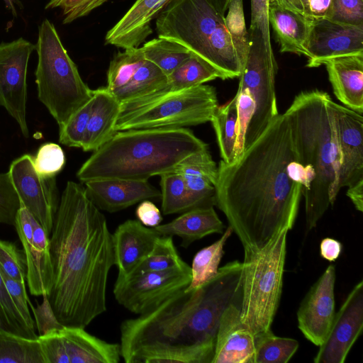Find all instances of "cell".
I'll return each instance as SVG.
<instances>
[{
  "instance_id": "cell-1",
  "label": "cell",
  "mask_w": 363,
  "mask_h": 363,
  "mask_svg": "<svg viewBox=\"0 0 363 363\" xmlns=\"http://www.w3.org/2000/svg\"><path fill=\"white\" fill-rule=\"evenodd\" d=\"M290 125L279 113L234 161L220 160L216 206L244 250H259L296 221L302 186L289 175L294 159Z\"/></svg>"
},
{
  "instance_id": "cell-2",
  "label": "cell",
  "mask_w": 363,
  "mask_h": 363,
  "mask_svg": "<svg viewBox=\"0 0 363 363\" xmlns=\"http://www.w3.org/2000/svg\"><path fill=\"white\" fill-rule=\"evenodd\" d=\"M242 262L219 267L200 287L182 289L120 327L126 363H212L221 317L241 303Z\"/></svg>"
},
{
  "instance_id": "cell-3",
  "label": "cell",
  "mask_w": 363,
  "mask_h": 363,
  "mask_svg": "<svg viewBox=\"0 0 363 363\" xmlns=\"http://www.w3.org/2000/svg\"><path fill=\"white\" fill-rule=\"evenodd\" d=\"M50 237L52 283L47 295L59 322L85 328L106 311L112 233L85 187L67 182Z\"/></svg>"
},
{
  "instance_id": "cell-4",
  "label": "cell",
  "mask_w": 363,
  "mask_h": 363,
  "mask_svg": "<svg viewBox=\"0 0 363 363\" xmlns=\"http://www.w3.org/2000/svg\"><path fill=\"white\" fill-rule=\"evenodd\" d=\"M335 101L325 91H303L285 111L302 176L307 230L314 228L340 190Z\"/></svg>"
},
{
  "instance_id": "cell-5",
  "label": "cell",
  "mask_w": 363,
  "mask_h": 363,
  "mask_svg": "<svg viewBox=\"0 0 363 363\" xmlns=\"http://www.w3.org/2000/svg\"><path fill=\"white\" fill-rule=\"evenodd\" d=\"M208 145L186 128L118 131L77 172L82 182L101 179L148 180L174 170Z\"/></svg>"
},
{
  "instance_id": "cell-6",
  "label": "cell",
  "mask_w": 363,
  "mask_h": 363,
  "mask_svg": "<svg viewBox=\"0 0 363 363\" xmlns=\"http://www.w3.org/2000/svg\"><path fill=\"white\" fill-rule=\"evenodd\" d=\"M159 38L186 48L227 79L239 77L246 61L245 52L228 30L225 15L212 0H172L157 16Z\"/></svg>"
},
{
  "instance_id": "cell-7",
  "label": "cell",
  "mask_w": 363,
  "mask_h": 363,
  "mask_svg": "<svg viewBox=\"0 0 363 363\" xmlns=\"http://www.w3.org/2000/svg\"><path fill=\"white\" fill-rule=\"evenodd\" d=\"M278 66L268 57L257 30L249 33L248 52L234 96L237 108L235 156L238 157L279 113L275 91Z\"/></svg>"
},
{
  "instance_id": "cell-8",
  "label": "cell",
  "mask_w": 363,
  "mask_h": 363,
  "mask_svg": "<svg viewBox=\"0 0 363 363\" xmlns=\"http://www.w3.org/2000/svg\"><path fill=\"white\" fill-rule=\"evenodd\" d=\"M35 82L40 101L62 128L94 94L64 48L54 25L45 19L35 44Z\"/></svg>"
},
{
  "instance_id": "cell-9",
  "label": "cell",
  "mask_w": 363,
  "mask_h": 363,
  "mask_svg": "<svg viewBox=\"0 0 363 363\" xmlns=\"http://www.w3.org/2000/svg\"><path fill=\"white\" fill-rule=\"evenodd\" d=\"M288 231L281 230L259 250H244L240 320L254 335L271 329L279 307Z\"/></svg>"
},
{
  "instance_id": "cell-10",
  "label": "cell",
  "mask_w": 363,
  "mask_h": 363,
  "mask_svg": "<svg viewBox=\"0 0 363 363\" xmlns=\"http://www.w3.org/2000/svg\"><path fill=\"white\" fill-rule=\"evenodd\" d=\"M218 106L216 89L204 84L151 99H135L121 104L115 129L196 125L210 121Z\"/></svg>"
},
{
  "instance_id": "cell-11",
  "label": "cell",
  "mask_w": 363,
  "mask_h": 363,
  "mask_svg": "<svg viewBox=\"0 0 363 363\" xmlns=\"http://www.w3.org/2000/svg\"><path fill=\"white\" fill-rule=\"evenodd\" d=\"M191 277V268L186 262L164 271L117 277L113 295L120 305L134 314L141 315L186 289Z\"/></svg>"
},
{
  "instance_id": "cell-12",
  "label": "cell",
  "mask_w": 363,
  "mask_h": 363,
  "mask_svg": "<svg viewBox=\"0 0 363 363\" xmlns=\"http://www.w3.org/2000/svg\"><path fill=\"white\" fill-rule=\"evenodd\" d=\"M33 157L25 154L13 160L8 171L23 205L50 236L60 199L55 177H42L33 165Z\"/></svg>"
},
{
  "instance_id": "cell-13",
  "label": "cell",
  "mask_w": 363,
  "mask_h": 363,
  "mask_svg": "<svg viewBox=\"0 0 363 363\" xmlns=\"http://www.w3.org/2000/svg\"><path fill=\"white\" fill-rule=\"evenodd\" d=\"M34 50L35 45L23 38L0 44V106L15 119L25 138L29 137L26 75Z\"/></svg>"
},
{
  "instance_id": "cell-14",
  "label": "cell",
  "mask_w": 363,
  "mask_h": 363,
  "mask_svg": "<svg viewBox=\"0 0 363 363\" xmlns=\"http://www.w3.org/2000/svg\"><path fill=\"white\" fill-rule=\"evenodd\" d=\"M14 226L23 247L30 293L37 296L48 295L52 286L53 275L50 236L21 204Z\"/></svg>"
},
{
  "instance_id": "cell-15",
  "label": "cell",
  "mask_w": 363,
  "mask_h": 363,
  "mask_svg": "<svg viewBox=\"0 0 363 363\" xmlns=\"http://www.w3.org/2000/svg\"><path fill=\"white\" fill-rule=\"evenodd\" d=\"M363 328V281L352 289L318 346L315 363H343Z\"/></svg>"
},
{
  "instance_id": "cell-16",
  "label": "cell",
  "mask_w": 363,
  "mask_h": 363,
  "mask_svg": "<svg viewBox=\"0 0 363 363\" xmlns=\"http://www.w3.org/2000/svg\"><path fill=\"white\" fill-rule=\"evenodd\" d=\"M308 67L340 56L363 52V24L311 18L307 41Z\"/></svg>"
},
{
  "instance_id": "cell-17",
  "label": "cell",
  "mask_w": 363,
  "mask_h": 363,
  "mask_svg": "<svg viewBox=\"0 0 363 363\" xmlns=\"http://www.w3.org/2000/svg\"><path fill=\"white\" fill-rule=\"evenodd\" d=\"M335 268L329 265L303 299L297 312L298 326L316 346L325 340L335 317Z\"/></svg>"
},
{
  "instance_id": "cell-18",
  "label": "cell",
  "mask_w": 363,
  "mask_h": 363,
  "mask_svg": "<svg viewBox=\"0 0 363 363\" xmlns=\"http://www.w3.org/2000/svg\"><path fill=\"white\" fill-rule=\"evenodd\" d=\"M338 149L340 155V189L363 179V117L334 103Z\"/></svg>"
},
{
  "instance_id": "cell-19",
  "label": "cell",
  "mask_w": 363,
  "mask_h": 363,
  "mask_svg": "<svg viewBox=\"0 0 363 363\" xmlns=\"http://www.w3.org/2000/svg\"><path fill=\"white\" fill-rule=\"evenodd\" d=\"M85 184L88 198L99 209L114 213L140 201L161 197L160 191L148 180L101 179Z\"/></svg>"
},
{
  "instance_id": "cell-20",
  "label": "cell",
  "mask_w": 363,
  "mask_h": 363,
  "mask_svg": "<svg viewBox=\"0 0 363 363\" xmlns=\"http://www.w3.org/2000/svg\"><path fill=\"white\" fill-rule=\"evenodd\" d=\"M160 236L154 228L139 220L128 219L120 224L112 234L118 277L130 276L150 253Z\"/></svg>"
},
{
  "instance_id": "cell-21",
  "label": "cell",
  "mask_w": 363,
  "mask_h": 363,
  "mask_svg": "<svg viewBox=\"0 0 363 363\" xmlns=\"http://www.w3.org/2000/svg\"><path fill=\"white\" fill-rule=\"evenodd\" d=\"M240 306H229L221 317L212 363H254V335L240 320Z\"/></svg>"
},
{
  "instance_id": "cell-22",
  "label": "cell",
  "mask_w": 363,
  "mask_h": 363,
  "mask_svg": "<svg viewBox=\"0 0 363 363\" xmlns=\"http://www.w3.org/2000/svg\"><path fill=\"white\" fill-rule=\"evenodd\" d=\"M172 0H136L106 33L105 40L123 49L139 48L152 33V21Z\"/></svg>"
},
{
  "instance_id": "cell-23",
  "label": "cell",
  "mask_w": 363,
  "mask_h": 363,
  "mask_svg": "<svg viewBox=\"0 0 363 363\" xmlns=\"http://www.w3.org/2000/svg\"><path fill=\"white\" fill-rule=\"evenodd\" d=\"M336 98L347 108L363 113V52L324 62Z\"/></svg>"
},
{
  "instance_id": "cell-24",
  "label": "cell",
  "mask_w": 363,
  "mask_h": 363,
  "mask_svg": "<svg viewBox=\"0 0 363 363\" xmlns=\"http://www.w3.org/2000/svg\"><path fill=\"white\" fill-rule=\"evenodd\" d=\"M176 169L185 181L194 208L216 205L218 167L208 149L189 155Z\"/></svg>"
},
{
  "instance_id": "cell-25",
  "label": "cell",
  "mask_w": 363,
  "mask_h": 363,
  "mask_svg": "<svg viewBox=\"0 0 363 363\" xmlns=\"http://www.w3.org/2000/svg\"><path fill=\"white\" fill-rule=\"evenodd\" d=\"M69 363H118V343L106 342L86 332L84 328L65 326L60 330Z\"/></svg>"
},
{
  "instance_id": "cell-26",
  "label": "cell",
  "mask_w": 363,
  "mask_h": 363,
  "mask_svg": "<svg viewBox=\"0 0 363 363\" xmlns=\"http://www.w3.org/2000/svg\"><path fill=\"white\" fill-rule=\"evenodd\" d=\"M120 108V102L106 86L94 90L91 111L81 147L84 152H94L117 133L115 125Z\"/></svg>"
},
{
  "instance_id": "cell-27",
  "label": "cell",
  "mask_w": 363,
  "mask_h": 363,
  "mask_svg": "<svg viewBox=\"0 0 363 363\" xmlns=\"http://www.w3.org/2000/svg\"><path fill=\"white\" fill-rule=\"evenodd\" d=\"M161 235L178 236L181 246L187 247L203 237L223 233L225 225L213 206L198 207L184 212L172 221L154 228Z\"/></svg>"
},
{
  "instance_id": "cell-28",
  "label": "cell",
  "mask_w": 363,
  "mask_h": 363,
  "mask_svg": "<svg viewBox=\"0 0 363 363\" xmlns=\"http://www.w3.org/2000/svg\"><path fill=\"white\" fill-rule=\"evenodd\" d=\"M268 16L269 25L280 45V52L307 57L311 18L274 2L269 4Z\"/></svg>"
},
{
  "instance_id": "cell-29",
  "label": "cell",
  "mask_w": 363,
  "mask_h": 363,
  "mask_svg": "<svg viewBox=\"0 0 363 363\" xmlns=\"http://www.w3.org/2000/svg\"><path fill=\"white\" fill-rule=\"evenodd\" d=\"M225 79L223 74L206 61L191 53L167 76V83L151 94L137 99H151L168 92L177 91L203 84L216 79Z\"/></svg>"
},
{
  "instance_id": "cell-30",
  "label": "cell",
  "mask_w": 363,
  "mask_h": 363,
  "mask_svg": "<svg viewBox=\"0 0 363 363\" xmlns=\"http://www.w3.org/2000/svg\"><path fill=\"white\" fill-rule=\"evenodd\" d=\"M233 233L228 226L218 240L196 253L190 267L191 281L186 289H197L217 274L224 254V246Z\"/></svg>"
},
{
  "instance_id": "cell-31",
  "label": "cell",
  "mask_w": 363,
  "mask_h": 363,
  "mask_svg": "<svg viewBox=\"0 0 363 363\" xmlns=\"http://www.w3.org/2000/svg\"><path fill=\"white\" fill-rule=\"evenodd\" d=\"M237 108L235 100H231L222 106H218L210 122L214 129L221 157V160L230 163L235 160L236 140Z\"/></svg>"
},
{
  "instance_id": "cell-32",
  "label": "cell",
  "mask_w": 363,
  "mask_h": 363,
  "mask_svg": "<svg viewBox=\"0 0 363 363\" xmlns=\"http://www.w3.org/2000/svg\"><path fill=\"white\" fill-rule=\"evenodd\" d=\"M167 76L150 61L145 62L123 88L112 93L120 104L151 94L163 86Z\"/></svg>"
},
{
  "instance_id": "cell-33",
  "label": "cell",
  "mask_w": 363,
  "mask_h": 363,
  "mask_svg": "<svg viewBox=\"0 0 363 363\" xmlns=\"http://www.w3.org/2000/svg\"><path fill=\"white\" fill-rule=\"evenodd\" d=\"M141 49L145 59L155 65L167 76L192 53L179 43L159 37L144 43Z\"/></svg>"
},
{
  "instance_id": "cell-34",
  "label": "cell",
  "mask_w": 363,
  "mask_h": 363,
  "mask_svg": "<svg viewBox=\"0 0 363 363\" xmlns=\"http://www.w3.org/2000/svg\"><path fill=\"white\" fill-rule=\"evenodd\" d=\"M254 363H286L298 348L296 340L275 335L271 329L254 335Z\"/></svg>"
},
{
  "instance_id": "cell-35",
  "label": "cell",
  "mask_w": 363,
  "mask_h": 363,
  "mask_svg": "<svg viewBox=\"0 0 363 363\" xmlns=\"http://www.w3.org/2000/svg\"><path fill=\"white\" fill-rule=\"evenodd\" d=\"M0 363H45L38 339L0 330Z\"/></svg>"
},
{
  "instance_id": "cell-36",
  "label": "cell",
  "mask_w": 363,
  "mask_h": 363,
  "mask_svg": "<svg viewBox=\"0 0 363 363\" xmlns=\"http://www.w3.org/2000/svg\"><path fill=\"white\" fill-rule=\"evenodd\" d=\"M162 211L164 215L194 208L182 175L175 169L160 175Z\"/></svg>"
},
{
  "instance_id": "cell-37",
  "label": "cell",
  "mask_w": 363,
  "mask_h": 363,
  "mask_svg": "<svg viewBox=\"0 0 363 363\" xmlns=\"http://www.w3.org/2000/svg\"><path fill=\"white\" fill-rule=\"evenodd\" d=\"M145 60L141 48L118 52L109 63L106 89L112 94L125 86Z\"/></svg>"
},
{
  "instance_id": "cell-38",
  "label": "cell",
  "mask_w": 363,
  "mask_h": 363,
  "mask_svg": "<svg viewBox=\"0 0 363 363\" xmlns=\"http://www.w3.org/2000/svg\"><path fill=\"white\" fill-rule=\"evenodd\" d=\"M184 263L174 245L172 237L161 235L157 239L150 253L130 276L149 272L164 271Z\"/></svg>"
},
{
  "instance_id": "cell-39",
  "label": "cell",
  "mask_w": 363,
  "mask_h": 363,
  "mask_svg": "<svg viewBox=\"0 0 363 363\" xmlns=\"http://www.w3.org/2000/svg\"><path fill=\"white\" fill-rule=\"evenodd\" d=\"M0 330L30 339H38L11 298L0 272Z\"/></svg>"
},
{
  "instance_id": "cell-40",
  "label": "cell",
  "mask_w": 363,
  "mask_h": 363,
  "mask_svg": "<svg viewBox=\"0 0 363 363\" xmlns=\"http://www.w3.org/2000/svg\"><path fill=\"white\" fill-rule=\"evenodd\" d=\"M92 103L93 96L79 108L62 128H59V142L61 144L68 147H82Z\"/></svg>"
},
{
  "instance_id": "cell-41",
  "label": "cell",
  "mask_w": 363,
  "mask_h": 363,
  "mask_svg": "<svg viewBox=\"0 0 363 363\" xmlns=\"http://www.w3.org/2000/svg\"><path fill=\"white\" fill-rule=\"evenodd\" d=\"M0 271L10 278L25 282L26 261L23 251L12 242L0 240Z\"/></svg>"
},
{
  "instance_id": "cell-42",
  "label": "cell",
  "mask_w": 363,
  "mask_h": 363,
  "mask_svg": "<svg viewBox=\"0 0 363 363\" xmlns=\"http://www.w3.org/2000/svg\"><path fill=\"white\" fill-rule=\"evenodd\" d=\"M65 163V156L62 147L53 143L41 145L33 158L35 169L42 177H55Z\"/></svg>"
},
{
  "instance_id": "cell-43",
  "label": "cell",
  "mask_w": 363,
  "mask_h": 363,
  "mask_svg": "<svg viewBox=\"0 0 363 363\" xmlns=\"http://www.w3.org/2000/svg\"><path fill=\"white\" fill-rule=\"evenodd\" d=\"M20 206L9 172L0 173V223L14 226Z\"/></svg>"
},
{
  "instance_id": "cell-44",
  "label": "cell",
  "mask_w": 363,
  "mask_h": 363,
  "mask_svg": "<svg viewBox=\"0 0 363 363\" xmlns=\"http://www.w3.org/2000/svg\"><path fill=\"white\" fill-rule=\"evenodd\" d=\"M226 11L225 20L228 30L241 49L247 53L249 33L245 25L242 0H230Z\"/></svg>"
},
{
  "instance_id": "cell-45",
  "label": "cell",
  "mask_w": 363,
  "mask_h": 363,
  "mask_svg": "<svg viewBox=\"0 0 363 363\" xmlns=\"http://www.w3.org/2000/svg\"><path fill=\"white\" fill-rule=\"evenodd\" d=\"M269 4V0H251L250 30H257L260 32L268 57L276 62L270 40Z\"/></svg>"
},
{
  "instance_id": "cell-46",
  "label": "cell",
  "mask_w": 363,
  "mask_h": 363,
  "mask_svg": "<svg viewBox=\"0 0 363 363\" xmlns=\"http://www.w3.org/2000/svg\"><path fill=\"white\" fill-rule=\"evenodd\" d=\"M109 0H50L45 9L60 8L64 16L63 23H69L84 17Z\"/></svg>"
},
{
  "instance_id": "cell-47",
  "label": "cell",
  "mask_w": 363,
  "mask_h": 363,
  "mask_svg": "<svg viewBox=\"0 0 363 363\" xmlns=\"http://www.w3.org/2000/svg\"><path fill=\"white\" fill-rule=\"evenodd\" d=\"M328 19L348 24H363V0H332Z\"/></svg>"
},
{
  "instance_id": "cell-48",
  "label": "cell",
  "mask_w": 363,
  "mask_h": 363,
  "mask_svg": "<svg viewBox=\"0 0 363 363\" xmlns=\"http://www.w3.org/2000/svg\"><path fill=\"white\" fill-rule=\"evenodd\" d=\"M45 363H69L60 330L38 337Z\"/></svg>"
},
{
  "instance_id": "cell-49",
  "label": "cell",
  "mask_w": 363,
  "mask_h": 363,
  "mask_svg": "<svg viewBox=\"0 0 363 363\" xmlns=\"http://www.w3.org/2000/svg\"><path fill=\"white\" fill-rule=\"evenodd\" d=\"M0 272L7 291L13 303L29 328L35 330L34 321L28 309L30 301L26 294L25 282H20L10 278L2 272L0 271Z\"/></svg>"
},
{
  "instance_id": "cell-50",
  "label": "cell",
  "mask_w": 363,
  "mask_h": 363,
  "mask_svg": "<svg viewBox=\"0 0 363 363\" xmlns=\"http://www.w3.org/2000/svg\"><path fill=\"white\" fill-rule=\"evenodd\" d=\"M43 296V300L41 304L38 305L35 308L32 306L39 335H43L52 330H60L64 327L57 320L47 295Z\"/></svg>"
},
{
  "instance_id": "cell-51",
  "label": "cell",
  "mask_w": 363,
  "mask_h": 363,
  "mask_svg": "<svg viewBox=\"0 0 363 363\" xmlns=\"http://www.w3.org/2000/svg\"><path fill=\"white\" fill-rule=\"evenodd\" d=\"M135 215L138 220L146 227L155 228L162 220L160 209L148 199L143 201L138 206Z\"/></svg>"
},
{
  "instance_id": "cell-52",
  "label": "cell",
  "mask_w": 363,
  "mask_h": 363,
  "mask_svg": "<svg viewBox=\"0 0 363 363\" xmlns=\"http://www.w3.org/2000/svg\"><path fill=\"white\" fill-rule=\"evenodd\" d=\"M342 252V244L337 240L331 238L323 239L320 245V256L330 262L336 260Z\"/></svg>"
},
{
  "instance_id": "cell-53",
  "label": "cell",
  "mask_w": 363,
  "mask_h": 363,
  "mask_svg": "<svg viewBox=\"0 0 363 363\" xmlns=\"http://www.w3.org/2000/svg\"><path fill=\"white\" fill-rule=\"evenodd\" d=\"M311 18H329L332 0H307Z\"/></svg>"
},
{
  "instance_id": "cell-54",
  "label": "cell",
  "mask_w": 363,
  "mask_h": 363,
  "mask_svg": "<svg viewBox=\"0 0 363 363\" xmlns=\"http://www.w3.org/2000/svg\"><path fill=\"white\" fill-rule=\"evenodd\" d=\"M346 195L351 200L355 208L363 211V179H360L347 187Z\"/></svg>"
},
{
  "instance_id": "cell-55",
  "label": "cell",
  "mask_w": 363,
  "mask_h": 363,
  "mask_svg": "<svg viewBox=\"0 0 363 363\" xmlns=\"http://www.w3.org/2000/svg\"><path fill=\"white\" fill-rule=\"evenodd\" d=\"M269 2L276 3L284 8L306 16L305 9L301 0H269Z\"/></svg>"
},
{
  "instance_id": "cell-56",
  "label": "cell",
  "mask_w": 363,
  "mask_h": 363,
  "mask_svg": "<svg viewBox=\"0 0 363 363\" xmlns=\"http://www.w3.org/2000/svg\"><path fill=\"white\" fill-rule=\"evenodd\" d=\"M230 0H212L217 9L223 15L227 11Z\"/></svg>"
},
{
  "instance_id": "cell-57",
  "label": "cell",
  "mask_w": 363,
  "mask_h": 363,
  "mask_svg": "<svg viewBox=\"0 0 363 363\" xmlns=\"http://www.w3.org/2000/svg\"><path fill=\"white\" fill-rule=\"evenodd\" d=\"M4 1L6 4V6L11 11L13 16H16L17 13H16V11L13 0H4Z\"/></svg>"
},
{
  "instance_id": "cell-58",
  "label": "cell",
  "mask_w": 363,
  "mask_h": 363,
  "mask_svg": "<svg viewBox=\"0 0 363 363\" xmlns=\"http://www.w3.org/2000/svg\"><path fill=\"white\" fill-rule=\"evenodd\" d=\"M301 1L302 3V4H303V6L304 9H305V11H306L307 17L311 18L310 15H309V11H308L307 0H301Z\"/></svg>"
}]
</instances>
